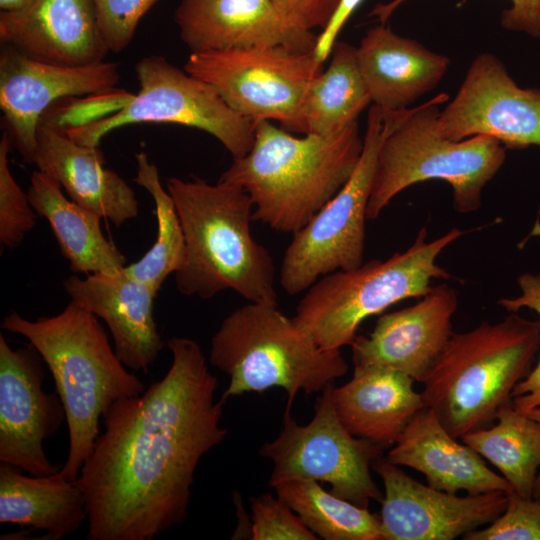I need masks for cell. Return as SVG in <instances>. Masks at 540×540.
Segmentation results:
<instances>
[{"mask_svg": "<svg viewBox=\"0 0 540 540\" xmlns=\"http://www.w3.org/2000/svg\"><path fill=\"white\" fill-rule=\"evenodd\" d=\"M10 145V136L4 131L0 140V242L12 249L18 247L34 228L36 211L10 170Z\"/></svg>", "mask_w": 540, "mask_h": 540, "instance_id": "4dcf8cb0", "label": "cell"}, {"mask_svg": "<svg viewBox=\"0 0 540 540\" xmlns=\"http://www.w3.org/2000/svg\"><path fill=\"white\" fill-rule=\"evenodd\" d=\"M43 359L29 343L13 349L0 334V463L34 476H51L44 441L56 434L66 412L57 393H47Z\"/></svg>", "mask_w": 540, "mask_h": 540, "instance_id": "5bb4252c", "label": "cell"}, {"mask_svg": "<svg viewBox=\"0 0 540 540\" xmlns=\"http://www.w3.org/2000/svg\"><path fill=\"white\" fill-rule=\"evenodd\" d=\"M356 48L371 101L387 111L409 108L439 84L450 66L448 57L396 34L385 23L368 29Z\"/></svg>", "mask_w": 540, "mask_h": 540, "instance_id": "603a6c76", "label": "cell"}, {"mask_svg": "<svg viewBox=\"0 0 540 540\" xmlns=\"http://www.w3.org/2000/svg\"><path fill=\"white\" fill-rule=\"evenodd\" d=\"M330 61L311 81L302 108L304 134L329 135L357 122L372 103L357 48L336 41Z\"/></svg>", "mask_w": 540, "mask_h": 540, "instance_id": "4316f807", "label": "cell"}, {"mask_svg": "<svg viewBox=\"0 0 540 540\" xmlns=\"http://www.w3.org/2000/svg\"><path fill=\"white\" fill-rule=\"evenodd\" d=\"M70 301L87 309L108 326L114 349L123 364L147 373L165 346L153 314L158 292L128 275L70 276L63 282Z\"/></svg>", "mask_w": 540, "mask_h": 540, "instance_id": "ffe728a7", "label": "cell"}, {"mask_svg": "<svg viewBox=\"0 0 540 540\" xmlns=\"http://www.w3.org/2000/svg\"><path fill=\"white\" fill-rule=\"evenodd\" d=\"M413 382L397 370L354 367L352 378L332 389L338 417L354 436L383 448L395 445L414 415L426 407Z\"/></svg>", "mask_w": 540, "mask_h": 540, "instance_id": "cb8c5ba5", "label": "cell"}, {"mask_svg": "<svg viewBox=\"0 0 540 540\" xmlns=\"http://www.w3.org/2000/svg\"><path fill=\"white\" fill-rule=\"evenodd\" d=\"M210 363L229 376L221 400L273 387L313 394L348 371L341 350H326L284 315L278 304L248 302L223 319L211 338Z\"/></svg>", "mask_w": 540, "mask_h": 540, "instance_id": "52a82bcc", "label": "cell"}, {"mask_svg": "<svg viewBox=\"0 0 540 540\" xmlns=\"http://www.w3.org/2000/svg\"><path fill=\"white\" fill-rule=\"evenodd\" d=\"M372 469L384 486L382 540H452L490 524L507 506L503 491L458 496L416 481L383 457Z\"/></svg>", "mask_w": 540, "mask_h": 540, "instance_id": "2e32d148", "label": "cell"}, {"mask_svg": "<svg viewBox=\"0 0 540 540\" xmlns=\"http://www.w3.org/2000/svg\"><path fill=\"white\" fill-rule=\"evenodd\" d=\"M496 421L461 440L495 466L515 493L533 498L540 470V424L517 411L512 399L500 407Z\"/></svg>", "mask_w": 540, "mask_h": 540, "instance_id": "83f0119b", "label": "cell"}, {"mask_svg": "<svg viewBox=\"0 0 540 540\" xmlns=\"http://www.w3.org/2000/svg\"><path fill=\"white\" fill-rule=\"evenodd\" d=\"M539 348L540 320L517 312L453 333L423 382L426 407L457 439L490 426L531 371Z\"/></svg>", "mask_w": 540, "mask_h": 540, "instance_id": "5b68a950", "label": "cell"}, {"mask_svg": "<svg viewBox=\"0 0 540 540\" xmlns=\"http://www.w3.org/2000/svg\"><path fill=\"white\" fill-rule=\"evenodd\" d=\"M385 133V111L372 105L353 174L304 227L293 233L284 252L279 281L287 294L297 295L325 275L363 264L367 205Z\"/></svg>", "mask_w": 540, "mask_h": 540, "instance_id": "7c38bea8", "label": "cell"}, {"mask_svg": "<svg viewBox=\"0 0 540 540\" xmlns=\"http://www.w3.org/2000/svg\"><path fill=\"white\" fill-rule=\"evenodd\" d=\"M1 328L26 338L52 374L69 436L66 461L56 474L75 481L105 412L116 401L141 395L146 386L119 359L98 317L75 302L57 315L36 320L11 310Z\"/></svg>", "mask_w": 540, "mask_h": 540, "instance_id": "7a4b0ae2", "label": "cell"}, {"mask_svg": "<svg viewBox=\"0 0 540 540\" xmlns=\"http://www.w3.org/2000/svg\"><path fill=\"white\" fill-rule=\"evenodd\" d=\"M174 21L191 53L266 45L313 51L317 36L290 23L272 0H180Z\"/></svg>", "mask_w": 540, "mask_h": 540, "instance_id": "ac0fdd59", "label": "cell"}, {"mask_svg": "<svg viewBox=\"0 0 540 540\" xmlns=\"http://www.w3.org/2000/svg\"><path fill=\"white\" fill-rule=\"evenodd\" d=\"M135 158L137 174L133 181L146 189L154 201L157 231L152 247L140 260L126 265L124 271L158 292L166 278L184 265L186 242L175 202L162 186L157 166L145 152L137 153Z\"/></svg>", "mask_w": 540, "mask_h": 540, "instance_id": "f546056e", "label": "cell"}, {"mask_svg": "<svg viewBox=\"0 0 540 540\" xmlns=\"http://www.w3.org/2000/svg\"><path fill=\"white\" fill-rule=\"evenodd\" d=\"M458 305L454 289L441 284L418 303L379 317L368 336L352 344L354 367H381L424 382L452 334Z\"/></svg>", "mask_w": 540, "mask_h": 540, "instance_id": "e0dca14e", "label": "cell"}, {"mask_svg": "<svg viewBox=\"0 0 540 540\" xmlns=\"http://www.w3.org/2000/svg\"><path fill=\"white\" fill-rule=\"evenodd\" d=\"M158 1L92 0L99 31L109 52H121L130 44L140 20Z\"/></svg>", "mask_w": 540, "mask_h": 540, "instance_id": "836d02e7", "label": "cell"}, {"mask_svg": "<svg viewBox=\"0 0 540 540\" xmlns=\"http://www.w3.org/2000/svg\"><path fill=\"white\" fill-rule=\"evenodd\" d=\"M448 98L440 93L415 108L384 110L386 133L377 155L367 219H376L404 189L432 179L451 185L457 212L480 208L482 191L502 167L506 148L487 135L458 141L444 137L438 128L439 107Z\"/></svg>", "mask_w": 540, "mask_h": 540, "instance_id": "8992f818", "label": "cell"}, {"mask_svg": "<svg viewBox=\"0 0 540 540\" xmlns=\"http://www.w3.org/2000/svg\"><path fill=\"white\" fill-rule=\"evenodd\" d=\"M184 69L214 87L239 115L254 123L277 121L304 135V99L324 68L313 51L266 45L190 53Z\"/></svg>", "mask_w": 540, "mask_h": 540, "instance_id": "30bf717a", "label": "cell"}, {"mask_svg": "<svg viewBox=\"0 0 540 540\" xmlns=\"http://www.w3.org/2000/svg\"><path fill=\"white\" fill-rule=\"evenodd\" d=\"M32 0H0L2 11H17L25 8Z\"/></svg>", "mask_w": 540, "mask_h": 540, "instance_id": "ab89813d", "label": "cell"}, {"mask_svg": "<svg viewBox=\"0 0 540 540\" xmlns=\"http://www.w3.org/2000/svg\"><path fill=\"white\" fill-rule=\"evenodd\" d=\"M272 488L318 538L382 540L379 514L324 490L315 480L290 479Z\"/></svg>", "mask_w": 540, "mask_h": 540, "instance_id": "f1b7e54d", "label": "cell"}, {"mask_svg": "<svg viewBox=\"0 0 540 540\" xmlns=\"http://www.w3.org/2000/svg\"><path fill=\"white\" fill-rule=\"evenodd\" d=\"M253 540H317L302 519L280 497L263 493L250 498Z\"/></svg>", "mask_w": 540, "mask_h": 540, "instance_id": "1f68e13d", "label": "cell"}, {"mask_svg": "<svg viewBox=\"0 0 540 540\" xmlns=\"http://www.w3.org/2000/svg\"><path fill=\"white\" fill-rule=\"evenodd\" d=\"M438 128L456 141L487 135L506 149L540 147V89L520 87L498 57L480 53L440 111Z\"/></svg>", "mask_w": 540, "mask_h": 540, "instance_id": "4fadbf2b", "label": "cell"}, {"mask_svg": "<svg viewBox=\"0 0 540 540\" xmlns=\"http://www.w3.org/2000/svg\"><path fill=\"white\" fill-rule=\"evenodd\" d=\"M139 91L120 110L65 132L75 142L99 147L103 137L123 126L171 123L215 137L233 158L246 155L255 138L254 122L233 111L210 84L151 55L135 67Z\"/></svg>", "mask_w": 540, "mask_h": 540, "instance_id": "9c48e42d", "label": "cell"}, {"mask_svg": "<svg viewBox=\"0 0 540 540\" xmlns=\"http://www.w3.org/2000/svg\"><path fill=\"white\" fill-rule=\"evenodd\" d=\"M517 281L521 295L515 298H503L497 303L509 312L529 308L540 317V273H524L518 277ZM511 399L513 407L523 414L540 406V359L527 376L517 383Z\"/></svg>", "mask_w": 540, "mask_h": 540, "instance_id": "e575fe53", "label": "cell"}, {"mask_svg": "<svg viewBox=\"0 0 540 540\" xmlns=\"http://www.w3.org/2000/svg\"><path fill=\"white\" fill-rule=\"evenodd\" d=\"M0 40L37 60L67 66L104 61L109 52L92 0H32L1 11Z\"/></svg>", "mask_w": 540, "mask_h": 540, "instance_id": "d6986e66", "label": "cell"}, {"mask_svg": "<svg viewBox=\"0 0 540 540\" xmlns=\"http://www.w3.org/2000/svg\"><path fill=\"white\" fill-rule=\"evenodd\" d=\"M462 235L463 231L453 228L427 242V231L422 228L404 252L321 277L300 299L293 321L322 349L351 345L365 319L401 300L425 296L433 279H452L436 260Z\"/></svg>", "mask_w": 540, "mask_h": 540, "instance_id": "ba28073f", "label": "cell"}, {"mask_svg": "<svg viewBox=\"0 0 540 540\" xmlns=\"http://www.w3.org/2000/svg\"><path fill=\"white\" fill-rule=\"evenodd\" d=\"M406 0H393L379 5L372 15L379 18L381 23L390 17L393 11ZM510 6L502 11L501 26L506 30L522 32L529 36L540 38V0H509Z\"/></svg>", "mask_w": 540, "mask_h": 540, "instance_id": "d590c367", "label": "cell"}, {"mask_svg": "<svg viewBox=\"0 0 540 540\" xmlns=\"http://www.w3.org/2000/svg\"><path fill=\"white\" fill-rule=\"evenodd\" d=\"M362 1L340 0L329 22L317 35L313 52L319 62L324 63L329 58L331 49L337 41L339 33Z\"/></svg>", "mask_w": 540, "mask_h": 540, "instance_id": "74e56055", "label": "cell"}, {"mask_svg": "<svg viewBox=\"0 0 540 540\" xmlns=\"http://www.w3.org/2000/svg\"><path fill=\"white\" fill-rule=\"evenodd\" d=\"M504 512L486 528L469 531L464 540H540V501L507 493Z\"/></svg>", "mask_w": 540, "mask_h": 540, "instance_id": "d6a6232c", "label": "cell"}, {"mask_svg": "<svg viewBox=\"0 0 540 540\" xmlns=\"http://www.w3.org/2000/svg\"><path fill=\"white\" fill-rule=\"evenodd\" d=\"M386 459L422 473L429 486L441 491H513L503 476L487 467L482 456L458 442L429 407L414 415Z\"/></svg>", "mask_w": 540, "mask_h": 540, "instance_id": "7402d4cb", "label": "cell"}, {"mask_svg": "<svg viewBox=\"0 0 540 540\" xmlns=\"http://www.w3.org/2000/svg\"><path fill=\"white\" fill-rule=\"evenodd\" d=\"M119 80L118 64L114 62L60 65L4 45L0 53V107L10 139L24 160L33 163L38 125L52 104L111 91Z\"/></svg>", "mask_w": 540, "mask_h": 540, "instance_id": "9a60e30c", "label": "cell"}, {"mask_svg": "<svg viewBox=\"0 0 540 540\" xmlns=\"http://www.w3.org/2000/svg\"><path fill=\"white\" fill-rule=\"evenodd\" d=\"M27 195L36 213L48 221L72 272L117 274L124 269L126 258L104 236L101 217L67 198L55 179L35 171Z\"/></svg>", "mask_w": 540, "mask_h": 540, "instance_id": "d4e9b609", "label": "cell"}, {"mask_svg": "<svg viewBox=\"0 0 540 540\" xmlns=\"http://www.w3.org/2000/svg\"><path fill=\"white\" fill-rule=\"evenodd\" d=\"M251 150L220 182L242 187L253 202L252 220L295 233L329 202L353 174L363 149L358 122L329 135L295 136L272 121H258Z\"/></svg>", "mask_w": 540, "mask_h": 540, "instance_id": "3957f363", "label": "cell"}, {"mask_svg": "<svg viewBox=\"0 0 540 540\" xmlns=\"http://www.w3.org/2000/svg\"><path fill=\"white\" fill-rule=\"evenodd\" d=\"M529 417L536 420L540 424V406L532 409L530 412L527 413ZM533 498L535 500L540 501V470L537 474L534 489H533Z\"/></svg>", "mask_w": 540, "mask_h": 540, "instance_id": "f35d334b", "label": "cell"}, {"mask_svg": "<svg viewBox=\"0 0 540 540\" xmlns=\"http://www.w3.org/2000/svg\"><path fill=\"white\" fill-rule=\"evenodd\" d=\"M186 242V260L175 272L186 296L209 299L231 289L248 302L278 304L270 252L251 234L253 202L240 186L170 177Z\"/></svg>", "mask_w": 540, "mask_h": 540, "instance_id": "277c9868", "label": "cell"}, {"mask_svg": "<svg viewBox=\"0 0 540 540\" xmlns=\"http://www.w3.org/2000/svg\"><path fill=\"white\" fill-rule=\"evenodd\" d=\"M333 383L316 398L310 422L300 425L285 409L279 435L263 444L262 457L272 461L269 485L290 479L326 482L330 492L360 507L382 502L383 494L371 476L383 447L352 435L343 425L332 398Z\"/></svg>", "mask_w": 540, "mask_h": 540, "instance_id": "8fae6325", "label": "cell"}, {"mask_svg": "<svg viewBox=\"0 0 540 540\" xmlns=\"http://www.w3.org/2000/svg\"><path fill=\"white\" fill-rule=\"evenodd\" d=\"M33 163L55 179L69 198L115 226L138 215L136 195L116 172L104 167L99 147L81 145L40 120Z\"/></svg>", "mask_w": 540, "mask_h": 540, "instance_id": "44dd1931", "label": "cell"}, {"mask_svg": "<svg viewBox=\"0 0 540 540\" xmlns=\"http://www.w3.org/2000/svg\"><path fill=\"white\" fill-rule=\"evenodd\" d=\"M171 365L139 396L116 401L77 484L87 540H152L184 522L201 458L223 442L225 401L199 344L166 343Z\"/></svg>", "mask_w": 540, "mask_h": 540, "instance_id": "6da1fadb", "label": "cell"}, {"mask_svg": "<svg viewBox=\"0 0 540 540\" xmlns=\"http://www.w3.org/2000/svg\"><path fill=\"white\" fill-rule=\"evenodd\" d=\"M278 11L303 30H323L340 0H272Z\"/></svg>", "mask_w": 540, "mask_h": 540, "instance_id": "8d00e7d4", "label": "cell"}, {"mask_svg": "<svg viewBox=\"0 0 540 540\" xmlns=\"http://www.w3.org/2000/svg\"><path fill=\"white\" fill-rule=\"evenodd\" d=\"M87 520L86 499L75 481L25 475L0 463V523L45 532L43 540H60Z\"/></svg>", "mask_w": 540, "mask_h": 540, "instance_id": "484cf974", "label": "cell"}]
</instances>
